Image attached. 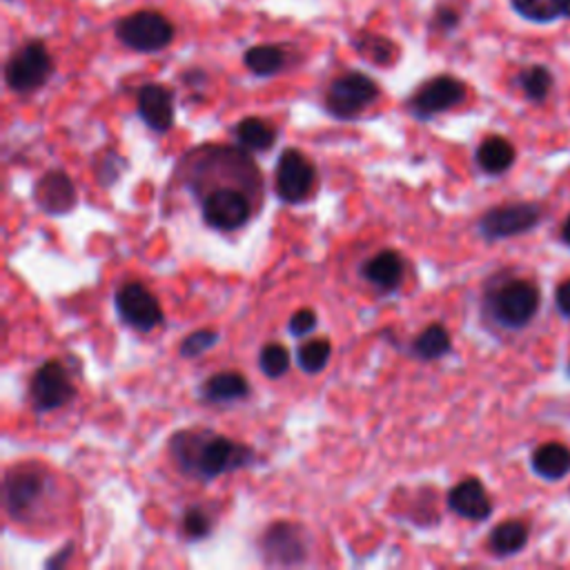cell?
Instances as JSON below:
<instances>
[{
  "label": "cell",
  "mask_w": 570,
  "mask_h": 570,
  "mask_svg": "<svg viewBox=\"0 0 570 570\" xmlns=\"http://www.w3.org/2000/svg\"><path fill=\"white\" fill-rule=\"evenodd\" d=\"M169 453L185 475L201 481H210L250 466L255 457L250 446L210 431L176 433L169 442Z\"/></svg>",
  "instance_id": "obj_1"
},
{
  "label": "cell",
  "mask_w": 570,
  "mask_h": 570,
  "mask_svg": "<svg viewBox=\"0 0 570 570\" xmlns=\"http://www.w3.org/2000/svg\"><path fill=\"white\" fill-rule=\"evenodd\" d=\"M539 308L541 292L528 279L510 277L506 272L486 286L484 314L501 330H526L539 314Z\"/></svg>",
  "instance_id": "obj_2"
},
{
  "label": "cell",
  "mask_w": 570,
  "mask_h": 570,
  "mask_svg": "<svg viewBox=\"0 0 570 570\" xmlns=\"http://www.w3.org/2000/svg\"><path fill=\"white\" fill-rule=\"evenodd\" d=\"M114 37L132 52L158 54L174 43L176 28L163 12L138 10L116 21Z\"/></svg>",
  "instance_id": "obj_3"
},
{
  "label": "cell",
  "mask_w": 570,
  "mask_h": 570,
  "mask_svg": "<svg viewBox=\"0 0 570 570\" xmlns=\"http://www.w3.org/2000/svg\"><path fill=\"white\" fill-rule=\"evenodd\" d=\"M546 221V210L537 201H515L486 210L477 221V232L488 243L524 237Z\"/></svg>",
  "instance_id": "obj_4"
},
{
  "label": "cell",
  "mask_w": 570,
  "mask_h": 570,
  "mask_svg": "<svg viewBox=\"0 0 570 570\" xmlns=\"http://www.w3.org/2000/svg\"><path fill=\"white\" fill-rule=\"evenodd\" d=\"M379 96H382V87L374 79L363 72H345L328 85L323 107L332 118L352 121L374 105Z\"/></svg>",
  "instance_id": "obj_5"
},
{
  "label": "cell",
  "mask_w": 570,
  "mask_h": 570,
  "mask_svg": "<svg viewBox=\"0 0 570 570\" xmlns=\"http://www.w3.org/2000/svg\"><path fill=\"white\" fill-rule=\"evenodd\" d=\"M54 74V59L39 39L23 43L6 63V83L14 94L39 92Z\"/></svg>",
  "instance_id": "obj_6"
},
{
  "label": "cell",
  "mask_w": 570,
  "mask_h": 570,
  "mask_svg": "<svg viewBox=\"0 0 570 570\" xmlns=\"http://www.w3.org/2000/svg\"><path fill=\"white\" fill-rule=\"evenodd\" d=\"M204 221L219 232L241 230L252 217V204L246 189L237 185H219L201 197Z\"/></svg>",
  "instance_id": "obj_7"
},
{
  "label": "cell",
  "mask_w": 570,
  "mask_h": 570,
  "mask_svg": "<svg viewBox=\"0 0 570 570\" xmlns=\"http://www.w3.org/2000/svg\"><path fill=\"white\" fill-rule=\"evenodd\" d=\"M468 96V87L453 74H439L417 87L408 101V112L419 121H431L459 107Z\"/></svg>",
  "instance_id": "obj_8"
},
{
  "label": "cell",
  "mask_w": 570,
  "mask_h": 570,
  "mask_svg": "<svg viewBox=\"0 0 570 570\" xmlns=\"http://www.w3.org/2000/svg\"><path fill=\"white\" fill-rule=\"evenodd\" d=\"M259 552L270 566H299L308 557V535L299 524L277 521L259 537Z\"/></svg>",
  "instance_id": "obj_9"
},
{
  "label": "cell",
  "mask_w": 570,
  "mask_h": 570,
  "mask_svg": "<svg viewBox=\"0 0 570 570\" xmlns=\"http://www.w3.org/2000/svg\"><path fill=\"white\" fill-rule=\"evenodd\" d=\"M314 183H317V169L312 160L294 147L283 149L277 163V180H274L279 199L290 206L303 204L314 189Z\"/></svg>",
  "instance_id": "obj_10"
},
{
  "label": "cell",
  "mask_w": 570,
  "mask_h": 570,
  "mask_svg": "<svg viewBox=\"0 0 570 570\" xmlns=\"http://www.w3.org/2000/svg\"><path fill=\"white\" fill-rule=\"evenodd\" d=\"M76 395L68 367L61 361H45L32 376L30 397L39 413H52L68 406Z\"/></svg>",
  "instance_id": "obj_11"
},
{
  "label": "cell",
  "mask_w": 570,
  "mask_h": 570,
  "mask_svg": "<svg viewBox=\"0 0 570 570\" xmlns=\"http://www.w3.org/2000/svg\"><path fill=\"white\" fill-rule=\"evenodd\" d=\"M121 321L138 332H152L163 323V308L158 299L138 281L123 283L114 297Z\"/></svg>",
  "instance_id": "obj_12"
},
{
  "label": "cell",
  "mask_w": 570,
  "mask_h": 570,
  "mask_svg": "<svg viewBox=\"0 0 570 570\" xmlns=\"http://www.w3.org/2000/svg\"><path fill=\"white\" fill-rule=\"evenodd\" d=\"M45 477L32 466H17L6 475L3 497L12 519H25L43 499Z\"/></svg>",
  "instance_id": "obj_13"
},
{
  "label": "cell",
  "mask_w": 570,
  "mask_h": 570,
  "mask_svg": "<svg viewBox=\"0 0 570 570\" xmlns=\"http://www.w3.org/2000/svg\"><path fill=\"white\" fill-rule=\"evenodd\" d=\"M136 112L141 121L156 134H165L174 125V94L165 85L147 83L136 94Z\"/></svg>",
  "instance_id": "obj_14"
},
{
  "label": "cell",
  "mask_w": 570,
  "mask_h": 570,
  "mask_svg": "<svg viewBox=\"0 0 570 570\" xmlns=\"http://www.w3.org/2000/svg\"><path fill=\"white\" fill-rule=\"evenodd\" d=\"M448 508L468 521H486L493 515V501L479 477H466L448 493Z\"/></svg>",
  "instance_id": "obj_15"
},
{
  "label": "cell",
  "mask_w": 570,
  "mask_h": 570,
  "mask_svg": "<svg viewBox=\"0 0 570 570\" xmlns=\"http://www.w3.org/2000/svg\"><path fill=\"white\" fill-rule=\"evenodd\" d=\"M34 199L48 215L63 217L76 206V187L63 169H52L37 183Z\"/></svg>",
  "instance_id": "obj_16"
},
{
  "label": "cell",
  "mask_w": 570,
  "mask_h": 570,
  "mask_svg": "<svg viewBox=\"0 0 570 570\" xmlns=\"http://www.w3.org/2000/svg\"><path fill=\"white\" fill-rule=\"evenodd\" d=\"M361 277L382 292H393L406 277V261L397 250H382L361 266Z\"/></svg>",
  "instance_id": "obj_17"
},
{
  "label": "cell",
  "mask_w": 570,
  "mask_h": 570,
  "mask_svg": "<svg viewBox=\"0 0 570 570\" xmlns=\"http://www.w3.org/2000/svg\"><path fill=\"white\" fill-rule=\"evenodd\" d=\"M530 468L543 481H561L570 475V448L559 442L539 444L530 455Z\"/></svg>",
  "instance_id": "obj_18"
},
{
  "label": "cell",
  "mask_w": 570,
  "mask_h": 570,
  "mask_svg": "<svg viewBox=\"0 0 570 570\" xmlns=\"http://www.w3.org/2000/svg\"><path fill=\"white\" fill-rule=\"evenodd\" d=\"M517 160V149L515 145L504 138V136H486L477 152H475V163L477 167L488 174V176H501L506 174Z\"/></svg>",
  "instance_id": "obj_19"
},
{
  "label": "cell",
  "mask_w": 570,
  "mask_h": 570,
  "mask_svg": "<svg viewBox=\"0 0 570 570\" xmlns=\"http://www.w3.org/2000/svg\"><path fill=\"white\" fill-rule=\"evenodd\" d=\"M201 395L210 404H232V402H241L250 395V384L241 372L224 370L208 379L201 388Z\"/></svg>",
  "instance_id": "obj_20"
},
{
  "label": "cell",
  "mask_w": 570,
  "mask_h": 570,
  "mask_svg": "<svg viewBox=\"0 0 570 570\" xmlns=\"http://www.w3.org/2000/svg\"><path fill=\"white\" fill-rule=\"evenodd\" d=\"M352 48L361 59L376 68H393L402 56V50L395 41L374 32H359L352 39Z\"/></svg>",
  "instance_id": "obj_21"
},
{
  "label": "cell",
  "mask_w": 570,
  "mask_h": 570,
  "mask_svg": "<svg viewBox=\"0 0 570 570\" xmlns=\"http://www.w3.org/2000/svg\"><path fill=\"white\" fill-rule=\"evenodd\" d=\"M528 537H530V530H528V526L524 521L508 519V521L497 524L490 530L488 548L499 559L515 557V555H519L528 546Z\"/></svg>",
  "instance_id": "obj_22"
},
{
  "label": "cell",
  "mask_w": 570,
  "mask_h": 570,
  "mask_svg": "<svg viewBox=\"0 0 570 570\" xmlns=\"http://www.w3.org/2000/svg\"><path fill=\"white\" fill-rule=\"evenodd\" d=\"M243 65L257 79H272L286 70L288 54L283 48H279L274 43H261V45L246 50Z\"/></svg>",
  "instance_id": "obj_23"
},
{
  "label": "cell",
  "mask_w": 570,
  "mask_h": 570,
  "mask_svg": "<svg viewBox=\"0 0 570 570\" xmlns=\"http://www.w3.org/2000/svg\"><path fill=\"white\" fill-rule=\"evenodd\" d=\"M237 143L248 152H268L277 143V127L259 116H246L235 127Z\"/></svg>",
  "instance_id": "obj_24"
},
{
  "label": "cell",
  "mask_w": 570,
  "mask_h": 570,
  "mask_svg": "<svg viewBox=\"0 0 570 570\" xmlns=\"http://www.w3.org/2000/svg\"><path fill=\"white\" fill-rule=\"evenodd\" d=\"M453 350L450 332L442 323H431L413 341V352L424 361H437Z\"/></svg>",
  "instance_id": "obj_25"
},
{
  "label": "cell",
  "mask_w": 570,
  "mask_h": 570,
  "mask_svg": "<svg viewBox=\"0 0 570 570\" xmlns=\"http://www.w3.org/2000/svg\"><path fill=\"white\" fill-rule=\"evenodd\" d=\"M517 85L530 103H543L555 87V76L546 65H528L517 74Z\"/></svg>",
  "instance_id": "obj_26"
},
{
  "label": "cell",
  "mask_w": 570,
  "mask_h": 570,
  "mask_svg": "<svg viewBox=\"0 0 570 570\" xmlns=\"http://www.w3.org/2000/svg\"><path fill=\"white\" fill-rule=\"evenodd\" d=\"M508 3L519 19L535 25H550L563 17L559 0H508Z\"/></svg>",
  "instance_id": "obj_27"
},
{
  "label": "cell",
  "mask_w": 570,
  "mask_h": 570,
  "mask_svg": "<svg viewBox=\"0 0 570 570\" xmlns=\"http://www.w3.org/2000/svg\"><path fill=\"white\" fill-rule=\"evenodd\" d=\"M332 356V343L328 339H310L297 350L299 367L308 374L321 372Z\"/></svg>",
  "instance_id": "obj_28"
},
{
  "label": "cell",
  "mask_w": 570,
  "mask_h": 570,
  "mask_svg": "<svg viewBox=\"0 0 570 570\" xmlns=\"http://www.w3.org/2000/svg\"><path fill=\"white\" fill-rule=\"evenodd\" d=\"M259 367L268 379H281L290 370V352L281 343H268L261 348Z\"/></svg>",
  "instance_id": "obj_29"
},
{
  "label": "cell",
  "mask_w": 570,
  "mask_h": 570,
  "mask_svg": "<svg viewBox=\"0 0 570 570\" xmlns=\"http://www.w3.org/2000/svg\"><path fill=\"white\" fill-rule=\"evenodd\" d=\"M183 532L189 541H201L213 532V517L201 506H189L183 512Z\"/></svg>",
  "instance_id": "obj_30"
},
{
  "label": "cell",
  "mask_w": 570,
  "mask_h": 570,
  "mask_svg": "<svg viewBox=\"0 0 570 570\" xmlns=\"http://www.w3.org/2000/svg\"><path fill=\"white\" fill-rule=\"evenodd\" d=\"M219 341V332L215 330H197L193 334H187L178 348L180 356L185 359H199L204 356L210 348H215Z\"/></svg>",
  "instance_id": "obj_31"
},
{
  "label": "cell",
  "mask_w": 570,
  "mask_h": 570,
  "mask_svg": "<svg viewBox=\"0 0 570 570\" xmlns=\"http://www.w3.org/2000/svg\"><path fill=\"white\" fill-rule=\"evenodd\" d=\"M462 25V14L450 8V6H439L435 12H433V19H431V28L437 30V32H444V34H450L455 32L457 28Z\"/></svg>",
  "instance_id": "obj_32"
},
{
  "label": "cell",
  "mask_w": 570,
  "mask_h": 570,
  "mask_svg": "<svg viewBox=\"0 0 570 570\" xmlns=\"http://www.w3.org/2000/svg\"><path fill=\"white\" fill-rule=\"evenodd\" d=\"M317 312L310 308H301L297 310L290 321H288V330L292 336H308L314 328H317Z\"/></svg>",
  "instance_id": "obj_33"
},
{
  "label": "cell",
  "mask_w": 570,
  "mask_h": 570,
  "mask_svg": "<svg viewBox=\"0 0 570 570\" xmlns=\"http://www.w3.org/2000/svg\"><path fill=\"white\" fill-rule=\"evenodd\" d=\"M555 310L561 319L570 321V277L555 288Z\"/></svg>",
  "instance_id": "obj_34"
},
{
  "label": "cell",
  "mask_w": 570,
  "mask_h": 570,
  "mask_svg": "<svg viewBox=\"0 0 570 570\" xmlns=\"http://www.w3.org/2000/svg\"><path fill=\"white\" fill-rule=\"evenodd\" d=\"M121 160H123L121 156H116V154H107V158L99 163L96 174H99V180H101L103 185H107V183H114V180H116V176L121 174V169H118V167L114 169L112 165H116V163H121Z\"/></svg>",
  "instance_id": "obj_35"
},
{
  "label": "cell",
  "mask_w": 570,
  "mask_h": 570,
  "mask_svg": "<svg viewBox=\"0 0 570 570\" xmlns=\"http://www.w3.org/2000/svg\"><path fill=\"white\" fill-rule=\"evenodd\" d=\"M180 81L187 85V87H204V85H208V81H210V76H208V72L206 70H201V68H193V70H185L183 74H180Z\"/></svg>",
  "instance_id": "obj_36"
},
{
  "label": "cell",
  "mask_w": 570,
  "mask_h": 570,
  "mask_svg": "<svg viewBox=\"0 0 570 570\" xmlns=\"http://www.w3.org/2000/svg\"><path fill=\"white\" fill-rule=\"evenodd\" d=\"M70 550H72V546L63 548V550H61V552H56L52 559H48V561H45V566H48V568H61V566L68 561V557H70Z\"/></svg>",
  "instance_id": "obj_37"
},
{
  "label": "cell",
  "mask_w": 570,
  "mask_h": 570,
  "mask_svg": "<svg viewBox=\"0 0 570 570\" xmlns=\"http://www.w3.org/2000/svg\"><path fill=\"white\" fill-rule=\"evenodd\" d=\"M559 239L566 248H570V215L566 217V221L561 224V230H559Z\"/></svg>",
  "instance_id": "obj_38"
},
{
  "label": "cell",
  "mask_w": 570,
  "mask_h": 570,
  "mask_svg": "<svg viewBox=\"0 0 570 570\" xmlns=\"http://www.w3.org/2000/svg\"><path fill=\"white\" fill-rule=\"evenodd\" d=\"M559 6H561L563 19H570V0H559Z\"/></svg>",
  "instance_id": "obj_39"
},
{
  "label": "cell",
  "mask_w": 570,
  "mask_h": 570,
  "mask_svg": "<svg viewBox=\"0 0 570 570\" xmlns=\"http://www.w3.org/2000/svg\"><path fill=\"white\" fill-rule=\"evenodd\" d=\"M568 376H570V361H568Z\"/></svg>",
  "instance_id": "obj_40"
},
{
  "label": "cell",
  "mask_w": 570,
  "mask_h": 570,
  "mask_svg": "<svg viewBox=\"0 0 570 570\" xmlns=\"http://www.w3.org/2000/svg\"><path fill=\"white\" fill-rule=\"evenodd\" d=\"M6 3H12V0H6Z\"/></svg>",
  "instance_id": "obj_41"
}]
</instances>
